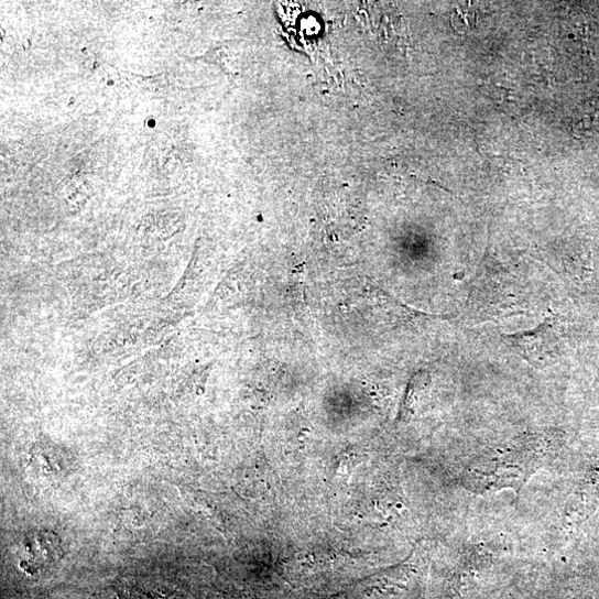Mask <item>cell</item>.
Returning <instances> with one entry per match:
<instances>
[{
    "instance_id": "6da1fadb",
    "label": "cell",
    "mask_w": 599,
    "mask_h": 599,
    "mask_svg": "<svg viewBox=\"0 0 599 599\" xmlns=\"http://www.w3.org/2000/svg\"><path fill=\"white\" fill-rule=\"evenodd\" d=\"M543 459L542 445L526 440L508 453L480 459L468 471L467 481L471 489L520 488L540 468Z\"/></svg>"
},
{
    "instance_id": "7a4b0ae2",
    "label": "cell",
    "mask_w": 599,
    "mask_h": 599,
    "mask_svg": "<svg viewBox=\"0 0 599 599\" xmlns=\"http://www.w3.org/2000/svg\"><path fill=\"white\" fill-rule=\"evenodd\" d=\"M552 328L544 324L534 331L505 336L504 340L525 360L533 364L549 363Z\"/></svg>"
},
{
    "instance_id": "3957f363",
    "label": "cell",
    "mask_w": 599,
    "mask_h": 599,
    "mask_svg": "<svg viewBox=\"0 0 599 599\" xmlns=\"http://www.w3.org/2000/svg\"><path fill=\"white\" fill-rule=\"evenodd\" d=\"M22 567L30 574H37L58 559V543L48 533L31 534L25 540Z\"/></svg>"
},
{
    "instance_id": "277c9868",
    "label": "cell",
    "mask_w": 599,
    "mask_h": 599,
    "mask_svg": "<svg viewBox=\"0 0 599 599\" xmlns=\"http://www.w3.org/2000/svg\"><path fill=\"white\" fill-rule=\"evenodd\" d=\"M99 599H154L152 595L131 585H115L104 589Z\"/></svg>"
}]
</instances>
